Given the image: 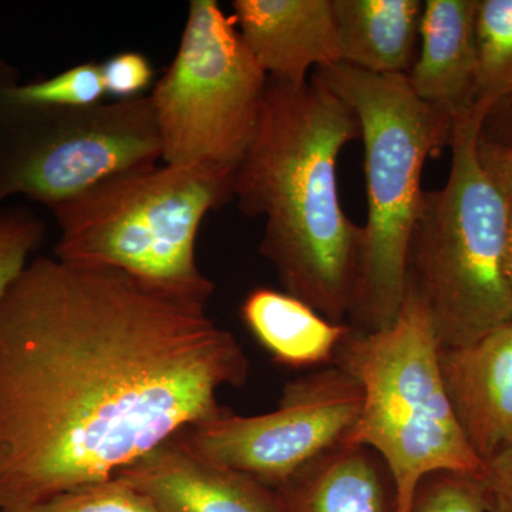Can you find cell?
<instances>
[{
    "mask_svg": "<svg viewBox=\"0 0 512 512\" xmlns=\"http://www.w3.org/2000/svg\"><path fill=\"white\" fill-rule=\"evenodd\" d=\"M268 76L217 0H192L173 63L154 86L161 161L237 170L254 141Z\"/></svg>",
    "mask_w": 512,
    "mask_h": 512,
    "instance_id": "cell-8",
    "label": "cell"
},
{
    "mask_svg": "<svg viewBox=\"0 0 512 512\" xmlns=\"http://www.w3.org/2000/svg\"><path fill=\"white\" fill-rule=\"evenodd\" d=\"M362 137L356 114L315 76L269 79L254 141L235 173L234 200L265 220L259 252L285 292L330 322L352 309L363 227L340 204V150Z\"/></svg>",
    "mask_w": 512,
    "mask_h": 512,
    "instance_id": "cell-2",
    "label": "cell"
},
{
    "mask_svg": "<svg viewBox=\"0 0 512 512\" xmlns=\"http://www.w3.org/2000/svg\"><path fill=\"white\" fill-rule=\"evenodd\" d=\"M235 23L269 79L301 86L342 63L333 0H235Z\"/></svg>",
    "mask_w": 512,
    "mask_h": 512,
    "instance_id": "cell-11",
    "label": "cell"
},
{
    "mask_svg": "<svg viewBox=\"0 0 512 512\" xmlns=\"http://www.w3.org/2000/svg\"><path fill=\"white\" fill-rule=\"evenodd\" d=\"M490 103L454 121L446 185L424 191L407 252V286L429 312L440 349L463 348L512 320L505 275L510 201L478 160Z\"/></svg>",
    "mask_w": 512,
    "mask_h": 512,
    "instance_id": "cell-6",
    "label": "cell"
},
{
    "mask_svg": "<svg viewBox=\"0 0 512 512\" xmlns=\"http://www.w3.org/2000/svg\"><path fill=\"white\" fill-rule=\"evenodd\" d=\"M505 275L512 293V202H510V214H508L507 241H505L504 256Z\"/></svg>",
    "mask_w": 512,
    "mask_h": 512,
    "instance_id": "cell-26",
    "label": "cell"
},
{
    "mask_svg": "<svg viewBox=\"0 0 512 512\" xmlns=\"http://www.w3.org/2000/svg\"><path fill=\"white\" fill-rule=\"evenodd\" d=\"M356 114L365 144L367 222L349 318L360 332L392 325L407 288V252L419 215L427 158L453 140L454 119L416 96L404 74L349 64L313 70Z\"/></svg>",
    "mask_w": 512,
    "mask_h": 512,
    "instance_id": "cell-4",
    "label": "cell"
},
{
    "mask_svg": "<svg viewBox=\"0 0 512 512\" xmlns=\"http://www.w3.org/2000/svg\"><path fill=\"white\" fill-rule=\"evenodd\" d=\"M16 80L15 67L0 60V204L25 195L50 210L107 178L161 161L150 96L52 106L18 99Z\"/></svg>",
    "mask_w": 512,
    "mask_h": 512,
    "instance_id": "cell-7",
    "label": "cell"
},
{
    "mask_svg": "<svg viewBox=\"0 0 512 512\" xmlns=\"http://www.w3.org/2000/svg\"><path fill=\"white\" fill-rule=\"evenodd\" d=\"M480 138L512 150V94L491 104L481 123Z\"/></svg>",
    "mask_w": 512,
    "mask_h": 512,
    "instance_id": "cell-25",
    "label": "cell"
},
{
    "mask_svg": "<svg viewBox=\"0 0 512 512\" xmlns=\"http://www.w3.org/2000/svg\"><path fill=\"white\" fill-rule=\"evenodd\" d=\"M114 480L143 494L160 512H278L272 488L198 456L181 433Z\"/></svg>",
    "mask_w": 512,
    "mask_h": 512,
    "instance_id": "cell-10",
    "label": "cell"
},
{
    "mask_svg": "<svg viewBox=\"0 0 512 512\" xmlns=\"http://www.w3.org/2000/svg\"><path fill=\"white\" fill-rule=\"evenodd\" d=\"M477 481L487 512H512V443L484 461Z\"/></svg>",
    "mask_w": 512,
    "mask_h": 512,
    "instance_id": "cell-23",
    "label": "cell"
},
{
    "mask_svg": "<svg viewBox=\"0 0 512 512\" xmlns=\"http://www.w3.org/2000/svg\"><path fill=\"white\" fill-rule=\"evenodd\" d=\"M413 512H487L477 478L439 473L424 478Z\"/></svg>",
    "mask_w": 512,
    "mask_h": 512,
    "instance_id": "cell-21",
    "label": "cell"
},
{
    "mask_svg": "<svg viewBox=\"0 0 512 512\" xmlns=\"http://www.w3.org/2000/svg\"><path fill=\"white\" fill-rule=\"evenodd\" d=\"M13 94L30 103L64 107H90L103 103L107 96L101 63L84 62L35 83L13 84Z\"/></svg>",
    "mask_w": 512,
    "mask_h": 512,
    "instance_id": "cell-18",
    "label": "cell"
},
{
    "mask_svg": "<svg viewBox=\"0 0 512 512\" xmlns=\"http://www.w3.org/2000/svg\"><path fill=\"white\" fill-rule=\"evenodd\" d=\"M478 160L498 191L512 202V150L478 138Z\"/></svg>",
    "mask_w": 512,
    "mask_h": 512,
    "instance_id": "cell-24",
    "label": "cell"
},
{
    "mask_svg": "<svg viewBox=\"0 0 512 512\" xmlns=\"http://www.w3.org/2000/svg\"><path fill=\"white\" fill-rule=\"evenodd\" d=\"M249 332L279 365L305 369L333 363L352 326L323 318L288 292L256 288L241 305Z\"/></svg>",
    "mask_w": 512,
    "mask_h": 512,
    "instance_id": "cell-16",
    "label": "cell"
},
{
    "mask_svg": "<svg viewBox=\"0 0 512 512\" xmlns=\"http://www.w3.org/2000/svg\"><path fill=\"white\" fill-rule=\"evenodd\" d=\"M333 365L359 383L363 407L346 444L375 451L389 471L394 511L413 512L424 478H478L484 461L468 443L448 400L440 345L429 312L410 286L392 325L352 328Z\"/></svg>",
    "mask_w": 512,
    "mask_h": 512,
    "instance_id": "cell-5",
    "label": "cell"
},
{
    "mask_svg": "<svg viewBox=\"0 0 512 512\" xmlns=\"http://www.w3.org/2000/svg\"><path fill=\"white\" fill-rule=\"evenodd\" d=\"M383 461L340 444L274 488L278 512H386Z\"/></svg>",
    "mask_w": 512,
    "mask_h": 512,
    "instance_id": "cell-15",
    "label": "cell"
},
{
    "mask_svg": "<svg viewBox=\"0 0 512 512\" xmlns=\"http://www.w3.org/2000/svg\"><path fill=\"white\" fill-rule=\"evenodd\" d=\"M248 357L124 272L36 258L0 302V511L29 512L220 416Z\"/></svg>",
    "mask_w": 512,
    "mask_h": 512,
    "instance_id": "cell-1",
    "label": "cell"
},
{
    "mask_svg": "<svg viewBox=\"0 0 512 512\" xmlns=\"http://www.w3.org/2000/svg\"><path fill=\"white\" fill-rule=\"evenodd\" d=\"M458 424L481 460L512 443V320L463 348L440 349Z\"/></svg>",
    "mask_w": 512,
    "mask_h": 512,
    "instance_id": "cell-12",
    "label": "cell"
},
{
    "mask_svg": "<svg viewBox=\"0 0 512 512\" xmlns=\"http://www.w3.org/2000/svg\"><path fill=\"white\" fill-rule=\"evenodd\" d=\"M363 407L359 383L333 365L285 384L278 409L220 416L184 430L198 456L279 487L348 439Z\"/></svg>",
    "mask_w": 512,
    "mask_h": 512,
    "instance_id": "cell-9",
    "label": "cell"
},
{
    "mask_svg": "<svg viewBox=\"0 0 512 512\" xmlns=\"http://www.w3.org/2000/svg\"><path fill=\"white\" fill-rule=\"evenodd\" d=\"M29 512H160L143 494L117 480L87 485Z\"/></svg>",
    "mask_w": 512,
    "mask_h": 512,
    "instance_id": "cell-20",
    "label": "cell"
},
{
    "mask_svg": "<svg viewBox=\"0 0 512 512\" xmlns=\"http://www.w3.org/2000/svg\"><path fill=\"white\" fill-rule=\"evenodd\" d=\"M342 63L407 76L419 52L421 0H333Z\"/></svg>",
    "mask_w": 512,
    "mask_h": 512,
    "instance_id": "cell-14",
    "label": "cell"
},
{
    "mask_svg": "<svg viewBox=\"0 0 512 512\" xmlns=\"http://www.w3.org/2000/svg\"><path fill=\"white\" fill-rule=\"evenodd\" d=\"M237 170L154 165L127 171L50 208L60 237L55 258L111 268L192 305L215 285L197 264L198 231L208 212L234 200Z\"/></svg>",
    "mask_w": 512,
    "mask_h": 512,
    "instance_id": "cell-3",
    "label": "cell"
},
{
    "mask_svg": "<svg viewBox=\"0 0 512 512\" xmlns=\"http://www.w3.org/2000/svg\"><path fill=\"white\" fill-rule=\"evenodd\" d=\"M476 101L512 94V0H478Z\"/></svg>",
    "mask_w": 512,
    "mask_h": 512,
    "instance_id": "cell-17",
    "label": "cell"
},
{
    "mask_svg": "<svg viewBox=\"0 0 512 512\" xmlns=\"http://www.w3.org/2000/svg\"><path fill=\"white\" fill-rule=\"evenodd\" d=\"M478 0H426L419 52L407 74L420 100L456 117L476 103Z\"/></svg>",
    "mask_w": 512,
    "mask_h": 512,
    "instance_id": "cell-13",
    "label": "cell"
},
{
    "mask_svg": "<svg viewBox=\"0 0 512 512\" xmlns=\"http://www.w3.org/2000/svg\"><path fill=\"white\" fill-rule=\"evenodd\" d=\"M45 238V224L22 208L0 211V302Z\"/></svg>",
    "mask_w": 512,
    "mask_h": 512,
    "instance_id": "cell-19",
    "label": "cell"
},
{
    "mask_svg": "<svg viewBox=\"0 0 512 512\" xmlns=\"http://www.w3.org/2000/svg\"><path fill=\"white\" fill-rule=\"evenodd\" d=\"M107 96L116 101L144 96L154 79L150 60L140 52H121L101 63Z\"/></svg>",
    "mask_w": 512,
    "mask_h": 512,
    "instance_id": "cell-22",
    "label": "cell"
}]
</instances>
